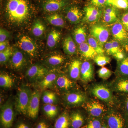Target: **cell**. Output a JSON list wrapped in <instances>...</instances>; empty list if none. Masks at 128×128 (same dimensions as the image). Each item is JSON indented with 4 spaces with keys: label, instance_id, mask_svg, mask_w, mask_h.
<instances>
[{
    "label": "cell",
    "instance_id": "cell-1",
    "mask_svg": "<svg viewBox=\"0 0 128 128\" xmlns=\"http://www.w3.org/2000/svg\"><path fill=\"white\" fill-rule=\"evenodd\" d=\"M32 6L29 0H6L4 11L12 23L22 24L30 16Z\"/></svg>",
    "mask_w": 128,
    "mask_h": 128
},
{
    "label": "cell",
    "instance_id": "cell-2",
    "mask_svg": "<svg viewBox=\"0 0 128 128\" xmlns=\"http://www.w3.org/2000/svg\"><path fill=\"white\" fill-rule=\"evenodd\" d=\"M32 92L26 86H21L18 89L16 96L15 108L19 114L27 116L28 108Z\"/></svg>",
    "mask_w": 128,
    "mask_h": 128
},
{
    "label": "cell",
    "instance_id": "cell-3",
    "mask_svg": "<svg viewBox=\"0 0 128 128\" xmlns=\"http://www.w3.org/2000/svg\"><path fill=\"white\" fill-rule=\"evenodd\" d=\"M15 118V112L12 104L10 101H7L1 108V128H12Z\"/></svg>",
    "mask_w": 128,
    "mask_h": 128
},
{
    "label": "cell",
    "instance_id": "cell-4",
    "mask_svg": "<svg viewBox=\"0 0 128 128\" xmlns=\"http://www.w3.org/2000/svg\"><path fill=\"white\" fill-rule=\"evenodd\" d=\"M123 113L118 112H110L106 117L107 126L109 128H128L126 115Z\"/></svg>",
    "mask_w": 128,
    "mask_h": 128
},
{
    "label": "cell",
    "instance_id": "cell-5",
    "mask_svg": "<svg viewBox=\"0 0 128 128\" xmlns=\"http://www.w3.org/2000/svg\"><path fill=\"white\" fill-rule=\"evenodd\" d=\"M90 35L96 38L103 47L109 36L108 28L100 23L94 24L90 28Z\"/></svg>",
    "mask_w": 128,
    "mask_h": 128
},
{
    "label": "cell",
    "instance_id": "cell-6",
    "mask_svg": "<svg viewBox=\"0 0 128 128\" xmlns=\"http://www.w3.org/2000/svg\"><path fill=\"white\" fill-rule=\"evenodd\" d=\"M111 33L114 40L121 45L128 48V32L125 29L120 21H118L111 28Z\"/></svg>",
    "mask_w": 128,
    "mask_h": 128
},
{
    "label": "cell",
    "instance_id": "cell-7",
    "mask_svg": "<svg viewBox=\"0 0 128 128\" xmlns=\"http://www.w3.org/2000/svg\"><path fill=\"white\" fill-rule=\"evenodd\" d=\"M41 97V92L38 90H35L32 92L27 114V116L30 119L34 120L38 118Z\"/></svg>",
    "mask_w": 128,
    "mask_h": 128
},
{
    "label": "cell",
    "instance_id": "cell-8",
    "mask_svg": "<svg viewBox=\"0 0 128 128\" xmlns=\"http://www.w3.org/2000/svg\"><path fill=\"white\" fill-rule=\"evenodd\" d=\"M92 94L97 98L108 103L113 102V96L110 89L102 84L96 85L91 89Z\"/></svg>",
    "mask_w": 128,
    "mask_h": 128
},
{
    "label": "cell",
    "instance_id": "cell-9",
    "mask_svg": "<svg viewBox=\"0 0 128 128\" xmlns=\"http://www.w3.org/2000/svg\"><path fill=\"white\" fill-rule=\"evenodd\" d=\"M48 73L47 69L44 66L34 65L28 68L26 72V75L30 80L35 81L41 80Z\"/></svg>",
    "mask_w": 128,
    "mask_h": 128
},
{
    "label": "cell",
    "instance_id": "cell-10",
    "mask_svg": "<svg viewBox=\"0 0 128 128\" xmlns=\"http://www.w3.org/2000/svg\"><path fill=\"white\" fill-rule=\"evenodd\" d=\"M84 12L83 22L90 23L98 22L102 14L101 10L92 5L86 6L84 8Z\"/></svg>",
    "mask_w": 128,
    "mask_h": 128
},
{
    "label": "cell",
    "instance_id": "cell-11",
    "mask_svg": "<svg viewBox=\"0 0 128 128\" xmlns=\"http://www.w3.org/2000/svg\"><path fill=\"white\" fill-rule=\"evenodd\" d=\"M18 44L21 50L30 56L33 57L36 54V46L30 37L25 35L22 36L18 40Z\"/></svg>",
    "mask_w": 128,
    "mask_h": 128
},
{
    "label": "cell",
    "instance_id": "cell-12",
    "mask_svg": "<svg viewBox=\"0 0 128 128\" xmlns=\"http://www.w3.org/2000/svg\"><path fill=\"white\" fill-rule=\"evenodd\" d=\"M64 100L67 105L76 106L84 104L86 101V97L80 92H70L65 94Z\"/></svg>",
    "mask_w": 128,
    "mask_h": 128
},
{
    "label": "cell",
    "instance_id": "cell-13",
    "mask_svg": "<svg viewBox=\"0 0 128 128\" xmlns=\"http://www.w3.org/2000/svg\"><path fill=\"white\" fill-rule=\"evenodd\" d=\"M84 107L86 110L92 116H100L105 112V107L98 101H90L85 104Z\"/></svg>",
    "mask_w": 128,
    "mask_h": 128
},
{
    "label": "cell",
    "instance_id": "cell-14",
    "mask_svg": "<svg viewBox=\"0 0 128 128\" xmlns=\"http://www.w3.org/2000/svg\"><path fill=\"white\" fill-rule=\"evenodd\" d=\"M67 0H46L42 7L46 12H54L62 9L68 4Z\"/></svg>",
    "mask_w": 128,
    "mask_h": 128
},
{
    "label": "cell",
    "instance_id": "cell-15",
    "mask_svg": "<svg viewBox=\"0 0 128 128\" xmlns=\"http://www.w3.org/2000/svg\"><path fill=\"white\" fill-rule=\"evenodd\" d=\"M9 62L11 68L16 70H19L25 66L26 60L22 52L16 50H14Z\"/></svg>",
    "mask_w": 128,
    "mask_h": 128
},
{
    "label": "cell",
    "instance_id": "cell-16",
    "mask_svg": "<svg viewBox=\"0 0 128 128\" xmlns=\"http://www.w3.org/2000/svg\"><path fill=\"white\" fill-rule=\"evenodd\" d=\"M80 77L82 81L88 82L92 80L94 77V70L92 64L88 61L82 64Z\"/></svg>",
    "mask_w": 128,
    "mask_h": 128
},
{
    "label": "cell",
    "instance_id": "cell-17",
    "mask_svg": "<svg viewBox=\"0 0 128 128\" xmlns=\"http://www.w3.org/2000/svg\"><path fill=\"white\" fill-rule=\"evenodd\" d=\"M83 14L79 7L72 6L69 8L66 13V17L68 20L73 24H77L80 22Z\"/></svg>",
    "mask_w": 128,
    "mask_h": 128
},
{
    "label": "cell",
    "instance_id": "cell-18",
    "mask_svg": "<svg viewBox=\"0 0 128 128\" xmlns=\"http://www.w3.org/2000/svg\"><path fill=\"white\" fill-rule=\"evenodd\" d=\"M79 50L82 56L86 59H94L98 54L88 42H84L80 44Z\"/></svg>",
    "mask_w": 128,
    "mask_h": 128
},
{
    "label": "cell",
    "instance_id": "cell-19",
    "mask_svg": "<svg viewBox=\"0 0 128 128\" xmlns=\"http://www.w3.org/2000/svg\"><path fill=\"white\" fill-rule=\"evenodd\" d=\"M54 84L58 88L63 90H68L74 86L73 82L64 75L57 76Z\"/></svg>",
    "mask_w": 128,
    "mask_h": 128
},
{
    "label": "cell",
    "instance_id": "cell-20",
    "mask_svg": "<svg viewBox=\"0 0 128 128\" xmlns=\"http://www.w3.org/2000/svg\"><path fill=\"white\" fill-rule=\"evenodd\" d=\"M70 128V114L67 112H62L56 118L54 121V128Z\"/></svg>",
    "mask_w": 128,
    "mask_h": 128
},
{
    "label": "cell",
    "instance_id": "cell-21",
    "mask_svg": "<svg viewBox=\"0 0 128 128\" xmlns=\"http://www.w3.org/2000/svg\"><path fill=\"white\" fill-rule=\"evenodd\" d=\"M70 128H82L84 124V118L80 112L74 111L70 115Z\"/></svg>",
    "mask_w": 128,
    "mask_h": 128
},
{
    "label": "cell",
    "instance_id": "cell-22",
    "mask_svg": "<svg viewBox=\"0 0 128 128\" xmlns=\"http://www.w3.org/2000/svg\"><path fill=\"white\" fill-rule=\"evenodd\" d=\"M102 17L104 21L108 24L114 23L118 21L116 10L112 6H108L104 9Z\"/></svg>",
    "mask_w": 128,
    "mask_h": 128
},
{
    "label": "cell",
    "instance_id": "cell-23",
    "mask_svg": "<svg viewBox=\"0 0 128 128\" xmlns=\"http://www.w3.org/2000/svg\"><path fill=\"white\" fill-rule=\"evenodd\" d=\"M113 88L118 92L128 94V78L118 77L114 82Z\"/></svg>",
    "mask_w": 128,
    "mask_h": 128
},
{
    "label": "cell",
    "instance_id": "cell-24",
    "mask_svg": "<svg viewBox=\"0 0 128 128\" xmlns=\"http://www.w3.org/2000/svg\"><path fill=\"white\" fill-rule=\"evenodd\" d=\"M57 76L56 73H48L40 81L38 86L41 89L44 90L52 87L55 83Z\"/></svg>",
    "mask_w": 128,
    "mask_h": 128
},
{
    "label": "cell",
    "instance_id": "cell-25",
    "mask_svg": "<svg viewBox=\"0 0 128 128\" xmlns=\"http://www.w3.org/2000/svg\"><path fill=\"white\" fill-rule=\"evenodd\" d=\"M82 64L81 61L78 60L71 62L69 67V74L72 79L78 80L80 78Z\"/></svg>",
    "mask_w": 128,
    "mask_h": 128
},
{
    "label": "cell",
    "instance_id": "cell-26",
    "mask_svg": "<svg viewBox=\"0 0 128 128\" xmlns=\"http://www.w3.org/2000/svg\"><path fill=\"white\" fill-rule=\"evenodd\" d=\"M63 48L64 52L68 55L72 56L76 54V46L71 36H68L64 39Z\"/></svg>",
    "mask_w": 128,
    "mask_h": 128
},
{
    "label": "cell",
    "instance_id": "cell-27",
    "mask_svg": "<svg viewBox=\"0 0 128 128\" xmlns=\"http://www.w3.org/2000/svg\"><path fill=\"white\" fill-rule=\"evenodd\" d=\"M73 37L76 42L79 45L86 42V32L85 26H81L76 28L73 32Z\"/></svg>",
    "mask_w": 128,
    "mask_h": 128
},
{
    "label": "cell",
    "instance_id": "cell-28",
    "mask_svg": "<svg viewBox=\"0 0 128 128\" xmlns=\"http://www.w3.org/2000/svg\"><path fill=\"white\" fill-rule=\"evenodd\" d=\"M116 71L118 77L128 78V56L118 62Z\"/></svg>",
    "mask_w": 128,
    "mask_h": 128
},
{
    "label": "cell",
    "instance_id": "cell-29",
    "mask_svg": "<svg viewBox=\"0 0 128 128\" xmlns=\"http://www.w3.org/2000/svg\"><path fill=\"white\" fill-rule=\"evenodd\" d=\"M43 109L44 114L48 119L54 120L58 116V110L54 104H45Z\"/></svg>",
    "mask_w": 128,
    "mask_h": 128
},
{
    "label": "cell",
    "instance_id": "cell-30",
    "mask_svg": "<svg viewBox=\"0 0 128 128\" xmlns=\"http://www.w3.org/2000/svg\"><path fill=\"white\" fill-rule=\"evenodd\" d=\"M60 33L56 30L51 31L48 35L47 44L49 48H54L57 45L60 39Z\"/></svg>",
    "mask_w": 128,
    "mask_h": 128
},
{
    "label": "cell",
    "instance_id": "cell-31",
    "mask_svg": "<svg viewBox=\"0 0 128 128\" xmlns=\"http://www.w3.org/2000/svg\"><path fill=\"white\" fill-rule=\"evenodd\" d=\"M45 27L42 22L39 20L34 22L32 28V34L35 36L41 37L45 32Z\"/></svg>",
    "mask_w": 128,
    "mask_h": 128
},
{
    "label": "cell",
    "instance_id": "cell-32",
    "mask_svg": "<svg viewBox=\"0 0 128 128\" xmlns=\"http://www.w3.org/2000/svg\"><path fill=\"white\" fill-rule=\"evenodd\" d=\"M47 20L50 24L56 26L63 27L64 25V18L59 14H55L48 16Z\"/></svg>",
    "mask_w": 128,
    "mask_h": 128
},
{
    "label": "cell",
    "instance_id": "cell-33",
    "mask_svg": "<svg viewBox=\"0 0 128 128\" xmlns=\"http://www.w3.org/2000/svg\"><path fill=\"white\" fill-rule=\"evenodd\" d=\"M88 43L95 50L98 54H104L105 51L103 47L96 38L89 35L88 38Z\"/></svg>",
    "mask_w": 128,
    "mask_h": 128
},
{
    "label": "cell",
    "instance_id": "cell-34",
    "mask_svg": "<svg viewBox=\"0 0 128 128\" xmlns=\"http://www.w3.org/2000/svg\"><path fill=\"white\" fill-rule=\"evenodd\" d=\"M42 99L45 104H54L57 101V97L54 92L46 91L43 93Z\"/></svg>",
    "mask_w": 128,
    "mask_h": 128
},
{
    "label": "cell",
    "instance_id": "cell-35",
    "mask_svg": "<svg viewBox=\"0 0 128 128\" xmlns=\"http://www.w3.org/2000/svg\"><path fill=\"white\" fill-rule=\"evenodd\" d=\"M14 82L12 78L6 74H1L0 75V86L4 88H10L13 86Z\"/></svg>",
    "mask_w": 128,
    "mask_h": 128
},
{
    "label": "cell",
    "instance_id": "cell-36",
    "mask_svg": "<svg viewBox=\"0 0 128 128\" xmlns=\"http://www.w3.org/2000/svg\"><path fill=\"white\" fill-rule=\"evenodd\" d=\"M14 50L10 46L4 50L0 52V62L1 64H4L10 60L13 54Z\"/></svg>",
    "mask_w": 128,
    "mask_h": 128
},
{
    "label": "cell",
    "instance_id": "cell-37",
    "mask_svg": "<svg viewBox=\"0 0 128 128\" xmlns=\"http://www.w3.org/2000/svg\"><path fill=\"white\" fill-rule=\"evenodd\" d=\"M64 56L60 54H54L50 56L48 59V62L52 66H57L60 64L64 62Z\"/></svg>",
    "mask_w": 128,
    "mask_h": 128
},
{
    "label": "cell",
    "instance_id": "cell-38",
    "mask_svg": "<svg viewBox=\"0 0 128 128\" xmlns=\"http://www.w3.org/2000/svg\"><path fill=\"white\" fill-rule=\"evenodd\" d=\"M94 60L98 65L102 67L110 63L111 58L104 54H98L94 58Z\"/></svg>",
    "mask_w": 128,
    "mask_h": 128
},
{
    "label": "cell",
    "instance_id": "cell-39",
    "mask_svg": "<svg viewBox=\"0 0 128 128\" xmlns=\"http://www.w3.org/2000/svg\"><path fill=\"white\" fill-rule=\"evenodd\" d=\"M98 76L104 80H107L112 74V71L104 66H102L99 69L98 72Z\"/></svg>",
    "mask_w": 128,
    "mask_h": 128
},
{
    "label": "cell",
    "instance_id": "cell-40",
    "mask_svg": "<svg viewBox=\"0 0 128 128\" xmlns=\"http://www.w3.org/2000/svg\"><path fill=\"white\" fill-rule=\"evenodd\" d=\"M112 6L118 9H128V0H113Z\"/></svg>",
    "mask_w": 128,
    "mask_h": 128
},
{
    "label": "cell",
    "instance_id": "cell-41",
    "mask_svg": "<svg viewBox=\"0 0 128 128\" xmlns=\"http://www.w3.org/2000/svg\"><path fill=\"white\" fill-rule=\"evenodd\" d=\"M102 122L100 120L97 118H94L89 121L87 124L82 128H101Z\"/></svg>",
    "mask_w": 128,
    "mask_h": 128
},
{
    "label": "cell",
    "instance_id": "cell-42",
    "mask_svg": "<svg viewBox=\"0 0 128 128\" xmlns=\"http://www.w3.org/2000/svg\"><path fill=\"white\" fill-rule=\"evenodd\" d=\"M31 124L27 121L21 119L18 121L12 128H33Z\"/></svg>",
    "mask_w": 128,
    "mask_h": 128
},
{
    "label": "cell",
    "instance_id": "cell-43",
    "mask_svg": "<svg viewBox=\"0 0 128 128\" xmlns=\"http://www.w3.org/2000/svg\"><path fill=\"white\" fill-rule=\"evenodd\" d=\"M33 128H52V127L48 121L41 119L37 121Z\"/></svg>",
    "mask_w": 128,
    "mask_h": 128
},
{
    "label": "cell",
    "instance_id": "cell-44",
    "mask_svg": "<svg viewBox=\"0 0 128 128\" xmlns=\"http://www.w3.org/2000/svg\"><path fill=\"white\" fill-rule=\"evenodd\" d=\"M90 3L92 5L98 8L108 6L106 0H90Z\"/></svg>",
    "mask_w": 128,
    "mask_h": 128
},
{
    "label": "cell",
    "instance_id": "cell-45",
    "mask_svg": "<svg viewBox=\"0 0 128 128\" xmlns=\"http://www.w3.org/2000/svg\"><path fill=\"white\" fill-rule=\"evenodd\" d=\"M104 50L108 55H113L114 54L112 41L106 42L104 44Z\"/></svg>",
    "mask_w": 128,
    "mask_h": 128
},
{
    "label": "cell",
    "instance_id": "cell-46",
    "mask_svg": "<svg viewBox=\"0 0 128 128\" xmlns=\"http://www.w3.org/2000/svg\"><path fill=\"white\" fill-rule=\"evenodd\" d=\"M10 35V33L7 30L2 28L0 29V42L7 40Z\"/></svg>",
    "mask_w": 128,
    "mask_h": 128
},
{
    "label": "cell",
    "instance_id": "cell-47",
    "mask_svg": "<svg viewBox=\"0 0 128 128\" xmlns=\"http://www.w3.org/2000/svg\"><path fill=\"white\" fill-rule=\"evenodd\" d=\"M120 21L124 27L128 32V12L122 14Z\"/></svg>",
    "mask_w": 128,
    "mask_h": 128
},
{
    "label": "cell",
    "instance_id": "cell-48",
    "mask_svg": "<svg viewBox=\"0 0 128 128\" xmlns=\"http://www.w3.org/2000/svg\"><path fill=\"white\" fill-rule=\"evenodd\" d=\"M122 97V108L128 116V94H123Z\"/></svg>",
    "mask_w": 128,
    "mask_h": 128
},
{
    "label": "cell",
    "instance_id": "cell-49",
    "mask_svg": "<svg viewBox=\"0 0 128 128\" xmlns=\"http://www.w3.org/2000/svg\"><path fill=\"white\" fill-rule=\"evenodd\" d=\"M112 56L118 60V62L122 60L127 56L123 50L115 53Z\"/></svg>",
    "mask_w": 128,
    "mask_h": 128
},
{
    "label": "cell",
    "instance_id": "cell-50",
    "mask_svg": "<svg viewBox=\"0 0 128 128\" xmlns=\"http://www.w3.org/2000/svg\"><path fill=\"white\" fill-rule=\"evenodd\" d=\"M111 41H112L114 54L118 51L122 50L120 47L121 44L118 41L114 40H112Z\"/></svg>",
    "mask_w": 128,
    "mask_h": 128
},
{
    "label": "cell",
    "instance_id": "cell-51",
    "mask_svg": "<svg viewBox=\"0 0 128 128\" xmlns=\"http://www.w3.org/2000/svg\"><path fill=\"white\" fill-rule=\"evenodd\" d=\"M9 42L8 40L0 42V52L4 50L9 47Z\"/></svg>",
    "mask_w": 128,
    "mask_h": 128
},
{
    "label": "cell",
    "instance_id": "cell-52",
    "mask_svg": "<svg viewBox=\"0 0 128 128\" xmlns=\"http://www.w3.org/2000/svg\"><path fill=\"white\" fill-rule=\"evenodd\" d=\"M108 6H110L112 4L113 0H106Z\"/></svg>",
    "mask_w": 128,
    "mask_h": 128
},
{
    "label": "cell",
    "instance_id": "cell-53",
    "mask_svg": "<svg viewBox=\"0 0 128 128\" xmlns=\"http://www.w3.org/2000/svg\"><path fill=\"white\" fill-rule=\"evenodd\" d=\"M101 128H109L108 127L107 125H106L105 124H102V127Z\"/></svg>",
    "mask_w": 128,
    "mask_h": 128
},
{
    "label": "cell",
    "instance_id": "cell-54",
    "mask_svg": "<svg viewBox=\"0 0 128 128\" xmlns=\"http://www.w3.org/2000/svg\"></svg>",
    "mask_w": 128,
    "mask_h": 128
}]
</instances>
